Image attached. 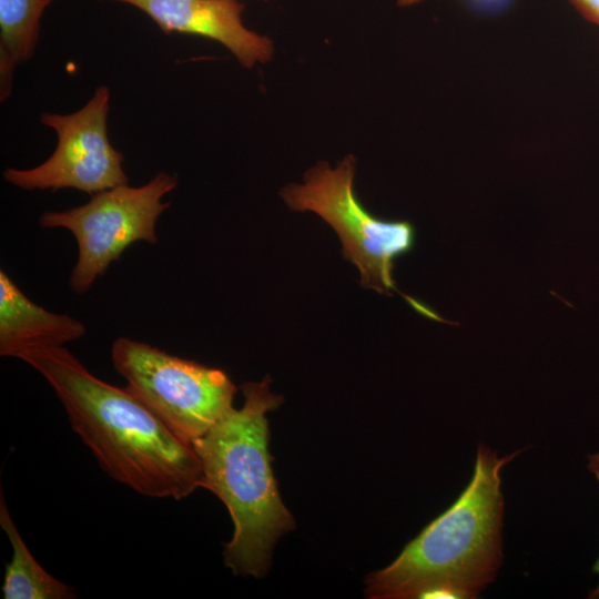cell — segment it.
Masks as SVG:
<instances>
[{
  "instance_id": "10",
  "label": "cell",
  "mask_w": 599,
  "mask_h": 599,
  "mask_svg": "<svg viewBox=\"0 0 599 599\" xmlns=\"http://www.w3.org/2000/svg\"><path fill=\"white\" fill-rule=\"evenodd\" d=\"M53 0H0V101L12 93L16 69L33 57L40 22Z\"/></svg>"
},
{
  "instance_id": "7",
  "label": "cell",
  "mask_w": 599,
  "mask_h": 599,
  "mask_svg": "<svg viewBox=\"0 0 599 599\" xmlns=\"http://www.w3.org/2000/svg\"><path fill=\"white\" fill-rule=\"evenodd\" d=\"M110 98L109 88L100 85L73 113H41L40 122L57 134L55 150L31 169L7 167L3 179L26 191L74 189L90 195L129 184L124 155L108 136Z\"/></svg>"
},
{
  "instance_id": "8",
  "label": "cell",
  "mask_w": 599,
  "mask_h": 599,
  "mask_svg": "<svg viewBox=\"0 0 599 599\" xmlns=\"http://www.w3.org/2000/svg\"><path fill=\"white\" fill-rule=\"evenodd\" d=\"M130 4L149 16L164 33L201 35L227 48L243 68L273 58L274 44L247 29L238 0H99Z\"/></svg>"
},
{
  "instance_id": "2",
  "label": "cell",
  "mask_w": 599,
  "mask_h": 599,
  "mask_svg": "<svg viewBox=\"0 0 599 599\" xmlns=\"http://www.w3.org/2000/svg\"><path fill=\"white\" fill-rule=\"evenodd\" d=\"M522 450L498 457L479 444L474 474L464 491L392 564L365 579L366 597H479L495 580L504 558L500 471Z\"/></svg>"
},
{
  "instance_id": "14",
  "label": "cell",
  "mask_w": 599,
  "mask_h": 599,
  "mask_svg": "<svg viewBox=\"0 0 599 599\" xmlns=\"http://www.w3.org/2000/svg\"><path fill=\"white\" fill-rule=\"evenodd\" d=\"M423 0H398V6L400 7H409L413 4H416Z\"/></svg>"
},
{
  "instance_id": "6",
  "label": "cell",
  "mask_w": 599,
  "mask_h": 599,
  "mask_svg": "<svg viewBox=\"0 0 599 599\" xmlns=\"http://www.w3.org/2000/svg\"><path fill=\"white\" fill-rule=\"evenodd\" d=\"M177 186V179L159 172L141 186L119 185L91 195L83 205L45 211L39 217L42 229H65L78 244V260L70 275V287L87 293L111 263L133 243H158L156 222L170 207L163 197Z\"/></svg>"
},
{
  "instance_id": "5",
  "label": "cell",
  "mask_w": 599,
  "mask_h": 599,
  "mask_svg": "<svg viewBox=\"0 0 599 599\" xmlns=\"http://www.w3.org/2000/svg\"><path fill=\"white\" fill-rule=\"evenodd\" d=\"M111 361L126 388L189 443L203 437L233 408L236 386L220 368L124 336L112 343Z\"/></svg>"
},
{
  "instance_id": "13",
  "label": "cell",
  "mask_w": 599,
  "mask_h": 599,
  "mask_svg": "<svg viewBox=\"0 0 599 599\" xmlns=\"http://www.w3.org/2000/svg\"><path fill=\"white\" fill-rule=\"evenodd\" d=\"M588 469L590 470V473L595 475V477L599 481V451L588 456ZM592 570L599 577V557L597 561L595 562ZM589 598H593V599L599 598V583L597 588L589 593Z\"/></svg>"
},
{
  "instance_id": "3",
  "label": "cell",
  "mask_w": 599,
  "mask_h": 599,
  "mask_svg": "<svg viewBox=\"0 0 599 599\" xmlns=\"http://www.w3.org/2000/svg\"><path fill=\"white\" fill-rule=\"evenodd\" d=\"M270 385L268 376L242 384L243 406L233 407L193 443L202 466V488L225 505L234 525L224 564L242 577H264L274 545L295 527L280 496L268 451L266 414L283 402Z\"/></svg>"
},
{
  "instance_id": "12",
  "label": "cell",
  "mask_w": 599,
  "mask_h": 599,
  "mask_svg": "<svg viewBox=\"0 0 599 599\" xmlns=\"http://www.w3.org/2000/svg\"><path fill=\"white\" fill-rule=\"evenodd\" d=\"M589 21L599 26V0H569Z\"/></svg>"
},
{
  "instance_id": "1",
  "label": "cell",
  "mask_w": 599,
  "mask_h": 599,
  "mask_svg": "<svg viewBox=\"0 0 599 599\" xmlns=\"http://www.w3.org/2000/svg\"><path fill=\"white\" fill-rule=\"evenodd\" d=\"M17 358L45 379L73 432L113 480L145 497L175 500L202 487L193 444L126 387L100 379L64 346L28 349Z\"/></svg>"
},
{
  "instance_id": "15",
  "label": "cell",
  "mask_w": 599,
  "mask_h": 599,
  "mask_svg": "<svg viewBox=\"0 0 599 599\" xmlns=\"http://www.w3.org/2000/svg\"><path fill=\"white\" fill-rule=\"evenodd\" d=\"M266 1V0H265Z\"/></svg>"
},
{
  "instance_id": "11",
  "label": "cell",
  "mask_w": 599,
  "mask_h": 599,
  "mask_svg": "<svg viewBox=\"0 0 599 599\" xmlns=\"http://www.w3.org/2000/svg\"><path fill=\"white\" fill-rule=\"evenodd\" d=\"M0 527L6 532L12 557L6 564L2 593L4 599H70L74 589L54 578L33 557L21 537L0 494Z\"/></svg>"
},
{
  "instance_id": "4",
  "label": "cell",
  "mask_w": 599,
  "mask_h": 599,
  "mask_svg": "<svg viewBox=\"0 0 599 599\" xmlns=\"http://www.w3.org/2000/svg\"><path fill=\"white\" fill-rule=\"evenodd\" d=\"M356 159L346 155L335 167L319 162L304 175L302 184H288L281 196L292 211L314 212L337 233L343 256L359 271L361 284L380 294L398 292L418 313L430 319L437 314L423 303L400 293L393 276L396 258L415 245L414 225L405 220L374 216L354 190Z\"/></svg>"
},
{
  "instance_id": "9",
  "label": "cell",
  "mask_w": 599,
  "mask_h": 599,
  "mask_svg": "<svg viewBox=\"0 0 599 599\" xmlns=\"http://www.w3.org/2000/svg\"><path fill=\"white\" fill-rule=\"evenodd\" d=\"M79 319L52 313L31 301L3 271H0V355L18 357L24 351L59 347L83 337Z\"/></svg>"
}]
</instances>
